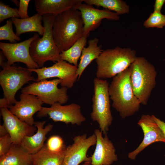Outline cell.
Segmentation results:
<instances>
[{"mask_svg": "<svg viewBox=\"0 0 165 165\" xmlns=\"http://www.w3.org/2000/svg\"><path fill=\"white\" fill-rule=\"evenodd\" d=\"M130 66L112 78L109 85V94L112 106L122 119L138 112L141 104L134 94L130 82Z\"/></svg>", "mask_w": 165, "mask_h": 165, "instance_id": "obj_1", "label": "cell"}, {"mask_svg": "<svg viewBox=\"0 0 165 165\" xmlns=\"http://www.w3.org/2000/svg\"><path fill=\"white\" fill-rule=\"evenodd\" d=\"M83 26L80 12L74 8L55 16L52 33L61 52L68 49L82 36Z\"/></svg>", "mask_w": 165, "mask_h": 165, "instance_id": "obj_2", "label": "cell"}, {"mask_svg": "<svg viewBox=\"0 0 165 165\" xmlns=\"http://www.w3.org/2000/svg\"><path fill=\"white\" fill-rule=\"evenodd\" d=\"M136 52L130 48L119 47L103 50L96 60V78L101 79L113 78L129 67L137 57Z\"/></svg>", "mask_w": 165, "mask_h": 165, "instance_id": "obj_3", "label": "cell"}, {"mask_svg": "<svg viewBox=\"0 0 165 165\" xmlns=\"http://www.w3.org/2000/svg\"><path fill=\"white\" fill-rule=\"evenodd\" d=\"M130 66V79L134 94L141 104L146 105L156 85V69L143 57H137Z\"/></svg>", "mask_w": 165, "mask_h": 165, "instance_id": "obj_4", "label": "cell"}, {"mask_svg": "<svg viewBox=\"0 0 165 165\" xmlns=\"http://www.w3.org/2000/svg\"><path fill=\"white\" fill-rule=\"evenodd\" d=\"M52 14L42 15L44 32L41 38L39 36L31 43L30 54L33 60L40 68L43 67L45 63L51 61L56 63L61 61V52L56 44L53 36V23L55 17Z\"/></svg>", "mask_w": 165, "mask_h": 165, "instance_id": "obj_5", "label": "cell"}, {"mask_svg": "<svg viewBox=\"0 0 165 165\" xmlns=\"http://www.w3.org/2000/svg\"><path fill=\"white\" fill-rule=\"evenodd\" d=\"M94 94L92 97V120L96 122L104 135L107 134L113 117L110 109L108 81L95 78L94 80Z\"/></svg>", "mask_w": 165, "mask_h": 165, "instance_id": "obj_6", "label": "cell"}, {"mask_svg": "<svg viewBox=\"0 0 165 165\" xmlns=\"http://www.w3.org/2000/svg\"><path fill=\"white\" fill-rule=\"evenodd\" d=\"M1 67L2 69L0 72V84L4 97L10 107L17 101L15 96L17 91L29 82H36V78L28 68L14 65H9L6 62Z\"/></svg>", "mask_w": 165, "mask_h": 165, "instance_id": "obj_7", "label": "cell"}, {"mask_svg": "<svg viewBox=\"0 0 165 165\" xmlns=\"http://www.w3.org/2000/svg\"><path fill=\"white\" fill-rule=\"evenodd\" d=\"M61 82V80L57 78L51 80L44 79L30 84L23 88L21 92L34 95L43 103L51 106L56 103L63 104L68 102L69 97L67 88L58 87Z\"/></svg>", "mask_w": 165, "mask_h": 165, "instance_id": "obj_8", "label": "cell"}, {"mask_svg": "<svg viewBox=\"0 0 165 165\" xmlns=\"http://www.w3.org/2000/svg\"><path fill=\"white\" fill-rule=\"evenodd\" d=\"M29 69L36 73L37 77L35 82L52 78H57L61 80V86L68 89L73 87L78 79L77 67L64 61L56 62L49 67Z\"/></svg>", "mask_w": 165, "mask_h": 165, "instance_id": "obj_9", "label": "cell"}, {"mask_svg": "<svg viewBox=\"0 0 165 165\" xmlns=\"http://www.w3.org/2000/svg\"><path fill=\"white\" fill-rule=\"evenodd\" d=\"M56 103L50 107H42L38 112L37 117L39 118L49 116L54 122H60L68 124L80 125L86 119L81 112V106L72 103L63 105Z\"/></svg>", "mask_w": 165, "mask_h": 165, "instance_id": "obj_10", "label": "cell"}, {"mask_svg": "<svg viewBox=\"0 0 165 165\" xmlns=\"http://www.w3.org/2000/svg\"><path fill=\"white\" fill-rule=\"evenodd\" d=\"M39 36L38 34L35 33L31 38L20 42H0V49L7 59V64L11 66L15 62H21L24 64L29 69L39 68L32 59L29 52L31 43Z\"/></svg>", "mask_w": 165, "mask_h": 165, "instance_id": "obj_11", "label": "cell"}, {"mask_svg": "<svg viewBox=\"0 0 165 165\" xmlns=\"http://www.w3.org/2000/svg\"><path fill=\"white\" fill-rule=\"evenodd\" d=\"M73 141V143L66 148L63 165H79L83 162L91 163L90 157H88L87 154L89 148L96 145L95 134L89 137L86 134L75 136Z\"/></svg>", "mask_w": 165, "mask_h": 165, "instance_id": "obj_12", "label": "cell"}, {"mask_svg": "<svg viewBox=\"0 0 165 165\" xmlns=\"http://www.w3.org/2000/svg\"><path fill=\"white\" fill-rule=\"evenodd\" d=\"M81 13L83 24L82 35L88 37L90 32L97 28L104 19L117 20L119 19V15L109 10L99 9L82 2L77 4L74 8Z\"/></svg>", "mask_w": 165, "mask_h": 165, "instance_id": "obj_13", "label": "cell"}, {"mask_svg": "<svg viewBox=\"0 0 165 165\" xmlns=\"http://www.w3.org/2000/svg\"><path fill=\"white\" fill-rule=\"evenodd\" d=\"M138 124L141 128L144 137L142 141L138 148L129 153L128 157L132 160H134L138 154L152 143L157 142L165 143V136L152 116L142 115Z\"/></svg>", "mask_w": 165, "mask_h": 165, "instance_id": "obj_14", "label": "cell"}, {"mask_svg": "<svg viewBox=\"0 0 165 165\" xmlns=\"http://www.w3.org/2000/svg\"><path fill=\"white\" fill-rule=\"evenodd\" d=\"M19 97L20 100L12 105L9 110L21 121L33 126L35 122L33 116L41 109L43 103L32 94L22 93Z\"/></svg>", "mask_w": 165, "mask_h": 165, "instance_id": "obj_15", "label": "cell"}, {"mask_svg": "<svg viewBox=\"0 0 165 165\" xmlns=\"http://www.w3.org/2000/svg\"><path fill=\"white\" fill-rule=\"evenodd\" d=\"M1 113L13 143L20 145L23 138L34 134L37 129L35 126L30 125L19 119L5 107L0 108Z\"/></svg>", "mask_w": 165, "mask_h": 165, "instance_id": "obj_16", "label": "cell"}, {"mask_svg": "<svg viewBox=\"0 0 165 165\" xmlns=\"http://www.w3.org/2000/svg\"><path fill=\"white\" fill-rule=\"evenodd\" d=\"M96 137V147L90 157L92 165H111L117 161L118 158L112 142L107 134L103 136V133L99 129L94 130Z\"/></svg>", "mask_w": 165, "mask_h": 165, "instance_id": "obj_17", "label": "cell"}, {"mask_svg": "<svg viewBox=\"0 0 165 165\" xmlns=\"http://www.w3.org/2000/svg\"><path fill=\"white\" fill-rule=\"evenodd\" d=\"M46 122H35L34 125L37 128L36 132L31 136L25 137L23 139L20 145L28 153L34 154L43 147L46 135L53 127V125L51 123L44 127Z\"/></svg>", "mask_w": 165, "mask_h": 165, "instance_id": "obj_18", "label": "cell"}, {"mask_svg": "<svg viewBox=\"0 0 165 165\" xmlns=\"http://www.w3.org/2000/svg\"><path fill=\"white\" fill-rule=\"evenodd\" d=\"M83 0H35L37 13L42 16L47 14L57 15L74 8Z\"/></svg>", "mask_w": 165, "mask_h": 165, "instance_id": "obj_19", "label": "cell"}, {"mask_svg": "<svg viewBox=\"0 0 165 165\" xmlns=\"http://www.w3.org/2000/svg\"><path fill=\"white\" fill-rule=\"evenodd\" d=\"M16 30V35L19 36L27 32H35L42 36L44 28L42 24V16L37 13L31 17L21 19L18 18H11Z\"/></svg>", "mask_w": 165, "mask_h": 165, "instance_id": "obj_20", "label": "cell"}, {"mask_svg": "<svg viewBox=\"0 0 165 165\" xmlns=\"http://www.w3.org/2000/svg\"><path fill=\"white\" fill-rule=\"evenodd\" d=\"M31 163L32 155L20 145L13 143L9 152L0 157V165H30Z\"/></svg>", "mask_w": 165, "mask_h": 165, "instance_id": "obj_21", "label": "cell"}, {"mask_svg": "<svg viewBox=\"0 0 165 165\" xmlns=\"http://www.w3.org/2000/svg\"><path fill=\"white\" fill-rule=\"evenodd\" d=\"M99 41L97 38L89 40L88 46L83 49L77 67L78 80L88 66L93 61L97 59L102 53L101 47L98 46Z\"/></svg>", "mask_w": 165, "mask_h": 165, "instance_id": "obj_22", "label": "cell"}, {"mask_svg": "<svg viewBox=\"0 0 165 165\" xmlns=\"http://www.w3.org/2000/svg\"><path fill=\"white\" fill-rule=\"evenodd\" d=\"M66 148L60 152L54 153L49 151L44 145L39 152L32 155V164L63 165Z\"/></svg>", "mask_w": 165, "mask_h": 165, "instance_id": "obj_23", "label": "cell"}, {"mask_svg": "<svg viewBox=\"0 0 165 165\" xmlns=\"http://www.w3.org/2000/svg\"><path fill=\"white\" fill-rule=\"evenodd\" d=\"M87 37L82 36L69 48L61 51L60 53L61 60L78 67V61L86 44Z\"/></svg>", "mask_w": 165, "mask_h": 165, "instance_id": "obj_24", "label": "cell"}, {"mask_svg": "<svg viewBox=\"0 0 165 165\" xmlns=\"http://www.w3.org/2000/svg\"><path fill=\"white\" fill-rule=\"evenodd\" d=\"M83 2L114 11L118 15L128 13L130 11L129 6L122 0H83Z\"/></svg>", "mask_w": 165, "mask_h": 165, "instance_id": "obj_25", "label": "cell"}, {"mask_svg": "<svg viewBox=\"0 0 165 165\" xmlns=\"http://www.w3.org/2000/svg\"><path fill=\"white\" fill-rule=\"evenodd\" d=\"M13 22L11 19L8 20L4 25L0 27V40L9 41L11 43H14L20 40V37L15 34L13 30Z\"/></svg>", "mask_w": 165, "mask_h": 165, "instance_id": "obj_26", "label": "cell"}, {"mask_svg": "<svg viewBox=\"0 0 165 165\" xmlns=\"http://www.w3.org/2000/svg\"><path fill=\"white\" fill-rule=\"evenodd\" d=\"M143 25L147 28H163L165 26V15L162 14L161 12L154 11L144 22Z\"/></svg>", "mask_w": 165, "mask_h": 165, "instance_id": "obj_27", "label": "cell"}, {"mask_svg": "<svg viewBox=\"0 0 165 165\" xmlns=\"http://www.w3.org/2000/svg\"><path fill=\"white\" fill-rule=\"evenodd\" d=\"M44 145L49 151L54 153L60 152L66 147L64 144L62 138L58 135L50 137Z\"/></svg>", "mask_w": 165, "mask_h": 165, "instance_id": "obj_28", "label": "cell"}, {"mask_svg": "<svg viewBox=\"0 0 165 165\" xmlns=\"http://www.w3.org/2000/svg\"><path fill=\"white\" fill-rule=\"evenodd\" d=\"M20 18L18 9L10 7L0 1V23L9 18Z\"/></svg>", "mask_w": 165, "mask_h": 165, "instance_id": "obj_29", "label": "cell"}, {"mask_svg": "<svg viewBox=\"0 0 165 165\" xmlns=\"http://www.w3.org/2000/svg\"><path fill=\"white\" fill-rule=\"evenodd\" d=\"M12 144L9 134L0 137V157L4 156L9 152Z\"/></svg>", "mask_w": 165, "mask_h": 165, "instance_id": "obj_30", "label": "cell"}, {"mask_svg": "<svg viewBox=\"0 0 165 165\" xmlns=\"http://www.w3.org/2000/svg\"><path fill=\"white\" fill-rule=\"evenodd\" d=\"M30 1V0H20L18 10L20 18L24 19L29 17L28 14V9Z\"/></svg>", "mask_w": 165, "mask_h": 165, "instance_id": "obj_31", "label": "cell"}, {"mask_svg": "<svg viewBox=\"0 0 165 165\" xmlns=\"http://www.w3.org/2000/svg\"><path fill=\"white\" fill-rule=\"evenodd\" d=\"M165 3V0H156L154 5V11L161 12Z\"/></svg>", "mask_w": 165, "mask_h": 165, "instance_id": "obj_32", "label": "cell"}, {"mask_svg": "<svg viewBox=\"0 0 165 165\" xmlns=\"http://www.w3.org/2000/svg\"><path fill=\"white\" fill-rule=\"evenodd\" d=\"M151 116L154 120L159 126L165 136V123L156 117L154 115Z\"/></svg>", "mask_w": 165, "mask_h": 165, "instance_id": "obj_33", "label": "cell"}, {"mask_svg": "<svg viewBox=\"0 0 165 165\" xmlns=\"http://www.w3.org/2000/svg\"><path fill=\"white\" fill-rule=\"evenodd\" d=\"M8 134L7 130L3 124L0 125V137L3 136Z\"/></svg>", "mask_w": 165, "mask_h": 165, "instance_id": "obj_34", "label": "cell"}, {"mask_svg": "<svg viewBox=\"0 0 165 165\" xmlns=\"http://www.w3.org/2000/svg\"><path fill=\"white\" fill-rule=\"evenodd\" d=\"M5 56L3 54L2 52L0 51V65L2 66L6 62H5Z\"/></svg>", "mask_w": 165, "mask_h": 165, "instance_id": "obj_35", "label": "cell"}, {"mask_svg": "<svg viewBox=\"0 0 165 165\" xmlns=\"http://www.w3.org/2000/svg\"><path fill=\"white\" fill-rule=\"evenodd\" d=\"M15 4L17 6H19L20 2H19L17 0H12Z\"/></svg>", "mask_w": 165, "mask_h": 165, "instance_id": "obj_36", "label": "cell"}, {"mask_svg": "<svg viewBox=\"0 0 165 165\" xmlns=\"http://www.w3.org/2000/svg\"><path fill=\"white\" fill-rule=\"evenodd\" d=\"M81 165H92L90 163L88 162H85L84 163Z\"/></svg>", "mask_w": 165, "mask_h": 165, "instance_id": "obj_37", "label": "cell"}, {"mask_svg": "<svg viewBox=\"0 0 165 165\" xmlns=\"http://www.w3.org/2000/svg\"><path fill=\"white\" fill-rule=\"evenodd\" d=\"M32 165H34L32 164Z\"/></svg>", "mask_w": 165, "mask_h": 165, "instance_id": "obj_38", "label": "cell"}]
</instances>
